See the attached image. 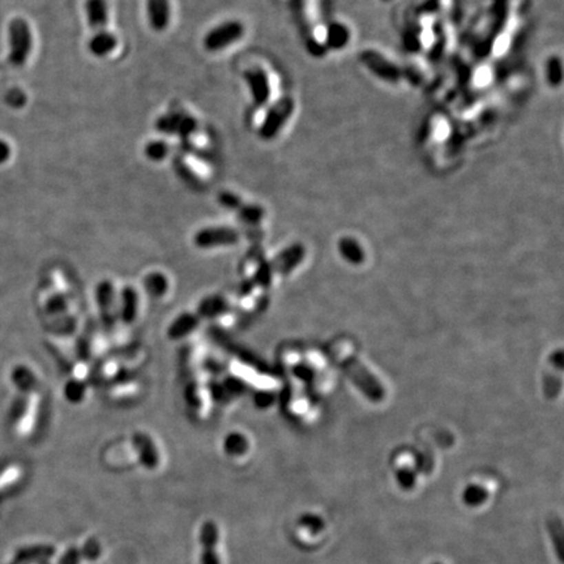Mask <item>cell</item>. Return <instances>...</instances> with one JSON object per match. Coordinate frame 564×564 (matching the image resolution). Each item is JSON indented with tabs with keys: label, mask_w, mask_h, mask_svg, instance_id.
<instances>
[{
	"label": "cell",
	"mask_w": 564,
	"mask_h": 564,
	"mask_svg": "<svg viewBox=\"0 0 564 564\" xmlns=\"http://www.w3.org/2000/svg\"><path fill=\"white\" fill-rule=\"evenodd\" d=\"M10 62L14 67H23L33 48L30 28L24 19H14L8 26Z\"/></svg>",
	"instance_id": "6da1fadb"
},
{
	"label": "cell",
	"mask_w": 564,
	"mask_h": 564,
	"mask_svg": "<svg viewBox=\"0 0 564 564\" xmlns=\"http://www.w3.org/2000/svg\"><path fill=\"white\" fill-rule=\"evenodd\" d=\"M339 364L348 374L351 380L358 386V388L374 401H380L384 396V390L374 375L354 357H344L339 359Z\"/></svg>",
	"instance_id": "7a4b0ae2"
},
{
	"label": "cell",
	"mask_w": 564,
	"mask_h": 564,
	"mask_svg": "<svg viewBox=\"0 0 564 564\" xmlns=\"http://www.w3.org/2000/svg\"><path fill=\"white\" fill-rule=\"evenodd\" d=\"M244 36V25L239 20H227L214 26L204 37V48L211 52L225 50Z\"/></svg>",
	"instance_id": "3957f363"
},
{
	"label": "cell",
	"mask_w": 564,
	"mask_h": 564,
	"mask_svg": "<svg viewBox=\"0 0 564 564\" xmlns=\"http://www.w3.org/2000/svg\"><path fill=\"white\" fill-rule=\"evenodd\" d=\"M294 112V101L290 97H284L276 102L265 115L262 125L259 128V136L265 141L273 140L280 131L286 125L291 114Z\"/></svg>",
	"instance_id": "277c9868"
},
{
	"label": "cell",
	"mask_w": 564,
	"mask_h": 564,
	"mask_svg": "<svg viewBox=\"0 0 564 564\" xmlns=\"http://www.w3.org/2000/svg\"><path fill=\"white\" fill-rule=\"evenodd\" d=\"M156 129L166 135H176L179 138H189L198 129V122L186 113L165 114L156 122Z\"/></svg>",
	"instance_id": "5b68a950"
},
{
	"label": "cell",
	"mask_w": 564,
	"mask_h": 564,
	"mask_svg": "<svg viewBox=\"0 0 564 564\" xmlns=\"http://www.w3.org/2000/svg\"><path fill=\"white\" fill-rule=\"evenodd\" d=\"M361 61L364 67H367L374 75L379 79L388 81V83H397L404 72L397 67L396 64L389 62L382 54L377 51L364 50L361 54Z\"/></svg>",
	"instance_id": "8992f818"
},
{
	"label": "cell",
	"mask_w": 564,
	"mask_h": 564,
	"mask_svg": "<svg viewBox=\"0 0 564 564\" xmlns=\"http://www.w3.org/2000/svg\"><path fill=\"white\" fill-rule=\"evenodd\" d=\"M244 80L250 89L251 97L258 107L264 106L271 98V83L262 68H252L244 72Z\"/></svg>",
	"instance_id": "52a82bcc"
},
{
	"label": "cell",
	"mask_w": 564,
	"mask_h": 564,
	"mask_svg": "<svg viewBox=\"0 0 564 564\" xmlns=\"http://www.w3.org/2000/svg\"><path fill=\"white\" fill-rule=\"evenodd\" d=\"M238 233L230 227H209L202 229L195 237V242L200 247L226 246L238 242Z\"/></svg>",
	"instance_id": "ba28073f"
},
{
	"label": "cell",
	"mask_w": 564,
	"mask_h": 564,
	"mask_svg": "<svg viewBox=\"0 0 564 564\" xmlns=\"http://www.w3.org/2000/svg\"><path fill=\"white\" fill-rule=\"evenodd\" d=\"M201 564H220L217 554L218 528L213 521H207L200 530Z\"/></svg>",
	"instance_id": "9c48e42d"
},
{
	"label": "cell",
	"mask_w": 564,
	"mask_h": 564,
	"mask_svg": "<svg viewBox=\"0 0 564 564\" xmlns=\"http://www.w3.org/2000/svg\"><path fill=\"white\" fill-rule=\"evenodd\" d=\"M147 14L152 29L163 32L171 20L170 0H147Z\"/></svg>",
	"instance_id": "30bf717a"
},
{
	"label": "cell",
	"mask_w": 564,
	"mask_h": 564,
	"mask_svg": "<svg viewBox=\"0 0 564 564\" xmlns=\"http://www.w3.org/2000/svg\"><path fill=\"white\" fill-rule=\"evenodd\" d=\"M85 13L89 26L93 30H105L109 21V6L106 0H87Z\"/></svg>",
	"instance_id": "8fae6325"
},
{
	"label": "cell",
	"mask_w": 564,
	"mask_h": 564,
	"mask_svg": "<svg viewBox=\"0 0 564 564\" xmlns=\"http://www.w3.org/2000/svg\"><path fill=\"white\" fill-rule=\"evenodd\" d=\"M116 46H118V38L107 30L96 32L88 42L90 54L97 58H103V56L110 55L116 49Z\"/></svg>",
	"instance_id": "7c38bea8"
},
{
	"label": "cell",
	"mask_w": 564,
	"mask_h": 564,
	"mask_svg": "<svg viewBox=\"0 0 564 564\" xmlns=\"http://www.w3.org/2000/svg\"><path fill=\"white\" fill-rule=\"evenodd\" d=\"M101 547L98 542L89 541L80 547H74L65 552L61 558L59 564H80L83 561H93L100 556Z\"/></svg>",
	"instance_id": "4fadbf2b"
},
{
	"label": "cell",
	"mask_w": 564,
	"mask_h": 564,
	"mask_svg": "<svg viewBox=\"0 0 564 564\" xmlns=\"http://www.w3.org/2000/svg\"><path fill=\"white\" fill-rule=\"evenodd\" d=\"M54 552H55V549L50 545L25 546L14 552L12 562L10 564H28L30 562H36V561L50 558L51 555H54Z\"/></svg>",
	"instance_id": "5bb4252c"
},
{
	"label": "cell",
	"mask_w": 564,
	"mask_h": 564,
	"mask_svg": "<svg viewBox=\"0 0 564 564\" xmlns=\"http://www.w3.org/2000/svg\"><path fill=\"white\" fill-rule=\"evenodd\" d=\"M351 39V30L348 26L341 23H333L326 28V45L331 49L341 50L344 49Z\"/></svg>",
	"instance_id": "9a60e30c"
},
{
	"label": "cell",
	"mask_w": 564,
	"mask_h": 564,
	"mask_svg": "<svg viewBox=\"0 0 564 564\" xmlns=\"http://www.w3.org/2000/svg\"><path fill=\"white\" fill-rule=\"evenodd\" d=\"M144 153H145L147 158L151 160L153 163H161V161L167 158V156L170 153V147L163 140H153V141L145 145Z\"/></svg>",
	"instance_id": "2e32d148"
},
{
	"label": "cell",
	"mask_w": 564,
	"mask_h": 564,
	"mask_svg": "<svg viewBox=\"0 0 564 564\" xmlns=\"http://www.w3.org/2000/svg\"><path fill=\"white\" fill-rule=\"evenodd\" d=\"M236 212L242 218V221H244V222H247L250 225H255V224L260 222L264 214L263 208H260L258 205H246V204H243V201L237 207Z\"/></svg>",
	"instance_id": "e0dca14e"
},
{
	"label": "cell",
	"mask_w": 564,
	"mask_h": 564,
	"mask_svg": "<svg viewBox=\"0 0 564 564\" xmlns=\"http://www.w3.org/2000/svg\"><path fill=\"white\" fill-rule=\"evenodd\" d=\"M563 67L562 61L558 56H552L547 63V80L552 87H558L562 83L563 79Z\"/></svg>",
	"instance_id": "ac0fdd59"
},
{
	"label": "cell",
	"mask_w": 564,
	"mask_h": 564,
	"mask_svg": "<svg viewBox=\"0 0 564 564\" xmlns=\"http://www.w3.org/2000/svg\"><path fill=\"white\" fill-rule=\"evenodd\" d=\"M341 251H342V253H344L348 259H351L353 262H358V260H361V258H362L361 249H359L358 244H357L354 240H351V239H344V240L341 242Z\"/></svg>",
	"instance_id": "d6986e66"
},
{
	"label": "cell",
	"mask_w": 564,
	"mask_h": 564,
	"mask_svg": "<svg viewBox=\"0 0 564 564\" xmlns=\"http://www.w3.org/2000/svg\"><path fill=\"white\" fill-rule=\"evenodd\" d=\"M10 157H11V148L8 143H6L4 140H0V165L7 163Z\"/></svg>",
	"instance_id": "ffe728a7"
}]
</instances>
